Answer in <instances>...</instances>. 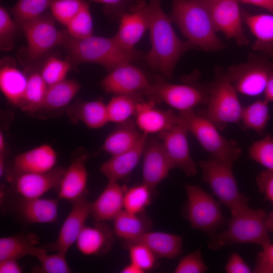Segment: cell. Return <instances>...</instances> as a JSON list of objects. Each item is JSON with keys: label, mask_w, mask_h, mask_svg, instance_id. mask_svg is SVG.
<instances>
[{"label": "cell", "mask_w": 273, "mask_h": 273, "mask_svg": "<svg viewBox=\"0 0 273 273\" xmlns=\"http://www.w3.org/2000/svg\"><path fill=\"white\" fill-rule=\"evenodd\" d=\"M53 0H19L11 9L17 27L22 29L51 7Z\"/></svg>", "instance_id": "8d00e7d4"}, {"label": "cell", "mask_w": 273, "mask_h": 273, "mask_svg": "<svg viewBox=\"0 0 273 273\" xmlns=\"http://www.w3.org/2000/svg\"><path fill=\"white\" fill-rule=\"evenodd\" d=\"M268 104L263 99L243 107L241 118L242 128L253 130L259 135L264 136L265 129L270 119Z\"/></svg>", "instance_id": "d6a6232c"}, {"label": "cell", "mask_w": 273, "mask_h": 273, "mask_svg": "<svg viewBox=\"0 0 273 273\" xmlns=\"http://www.w3.org/2000/svg\"><path fill=\"white\" fill-rule=\"evenodd\" d=\"M4 172V153H1L0 155V175L2 176Z\"/></svg>", "instance_id": "680465c9"}, {"label": "cell", "mask_w": 273, "mask_h": 273, "mask_svg": "<svg viewBox=\"0 0 273 273\" xmlns=\"http://www.w3.org/2000/svg\"><path fill=\"white\" fill-rule=\"evenodd\" d=\"M39 237L34 233L16 235L0 239V261L7 259L17 260L26 255L35 257L44 250L38 247Z\"/></svg>", "instance_id": "83f0119b"}, {"label": "cell", "mask_w": 273, "mask_h": 273, "mask_svg": "<svg viewBox=\"0 0 273 273\" xmlns=\"http://www.w3.org/2000/svg\"><path fill=\"white\" fill-rule=\"evenodd\" d=\"M266 216L264 210L253 209L247 206L232 215L225 231L210 238L208 248L216 251L234 244L253 243L262 247L270 243L265 223Z\"/></svg>", "instance_id": "277c9868"}, {"label": "cell", "mask_w": 273, "mask_h": 273, "mask_svg": "<svg viewBox=\"0 0 273 273\" xmlns=\"http://www.w3.org/2000/svg\"><path fill=\"white\" fill-rule=\"evenodd\" d=\"M263 94L265 101L268 103L273 102V73L268 80Z\"/></svg>", "instance_id": "f5cc1de1"}, {"label": "cell", "mask_w": 273, "mask_h": 273, "mask_svg": "<svg viewBox=\"0 0 273 273\" xmlns=\"http://www.w3.org/2000/svg\"><path fill=\"white\" fill-rule=\"evenodd\" d=\"M256 180L259 191L273 204V171L268 169L262 171Z\"/></svg>", "instance_id": "c3c4849f"}, {"label": "cell", "mask_w": 273, "mask_h": 273, "mask_svg": "<svg viewBox=\"0 0 273 273\" xmlns=\"http://www.w3.org/2000/svg\"><path fill=\"white\" fill-rule=\"evenodd\" d=\"M125 190L117 181H108L100 196L90 204V215L95 221L113 220L122 210Z\"/></svg>", "instance_id": "603a6c76"}, {"label": "cell", "mask_w": 273, "mask_h": 273, "mask_svg": "<svg viewBox=\"0 0 273 273\" xmlns=\"http://www.w3.org/2000/svg\"><path fill=\"white\" fill-rule=\"evenodd\" d=\"M239 0H209L212 19L216 31L235 40L239 46L249 43L242 25Z\"/></svg>", "instance_id": "7c38bea8"}, {"label": "cell", "mask_w": 273, "mask_h": 273, "mask_svg": "<svg viewBox=\"0 0 273 273\" xmlns=\"http://www.w3.org/2000/svg\"><path fill=\"white\" fill-rule=\"evenodd\" d=\"M75 117L90 128H99L109 122L107 105L101 100L79 104L73 108Z\"/></svg>", "instance_id": "d590c367"}, {"label": "cell", "mask_w": 273, "mask_h": 273, "mask_svg": "<svg viewBox=\"0 0 273 273\" xmlns=\"http://www.w3.org/2000/svg\"><path fill=\"white\" fill-rule=\"evenodd\" d=\"M202 257L201 247L180 259L174 270L175 273H203L208 270Z\"/></svg>", "instance_id": "bcb514c9"}, {"label": "cell", "mask_w": 273, "mask_h": 273, "mask_svg": "<svg viewBox=\"0 0 273 273\" xmlns=\"http://www.w3.org/2000/svg\"><path fill=\"white\" fill-rule=\"evenodd\" d=\"M143 156V183L153 190L167 177L172 168L159 139L147 138Z\"/></svg>", "instance_id": "2e32d148"}, {"label": "cell", "mask_w": 273, "mask_h": 273, "mask_svg": "<svg viewBox=\"0 0 273 273\" xmlns=\"http://www.w3.org/2000/svg\"><path fill=\"white\" fill-rule=\"evenodd\" d=\"M61 46L66 51L69 62L73 64L95 63L103 66L108 72L124 64L145 58L146 54L123 46L114 36L92 35L76 39L63 32Z\"/></svg>", "instance_id": "7a4b0ae2"}, {"label": "cell", "mask_w": 273, "mask_h": 273, "mask_svg": "<svg viewBox=\"0 0 273 273\" xmlns=\"http://www.w3.org/2000/svg\"><path fill=\"white\" fill-rule=\"evenodd\" d=\"M48 85L40 73L35 72L27 77V84L22 102V110L29 113L38 111L43 102Z\"/></svg>", "instance_id": "836d02e7"}, {"label": "cell", "mask_w": 273, "mask_h": 273, "mask_svg": "<svg viewBox=\"0 0 273 273\" xmlns=\"http://www.w3.org/2000/svg\"><path fill=\"white\" fill-rule=\"evenodd\" d=\"M80 85L76 80L64 79L49 85L39 111L53 110L66 106L77 95Z\"/></svg>", "instance_id": "1f68e13d"}, {"label": "cell", "mask_w": 273, "mask_h": 273, "mask_svg": "<svg viewBox=\"0 0 273 273\" xmlns=\"http://www.w3.org/2000/svg\"><path fill=\"white\" fill-rule=\"evenodd\" d=\"M243 18L255 40L253 50L273 59V15L243 13Z\"/></svg>", "instance_id": "4316f807"}, {"label": "cell", "mask_w": 273, "mask_h": 273, "mask_svg": "<svg viewBox=\"0 0 273 273\" xmlns=\"http://www.w3.org/2000/svg\"><path fill=\"white\" fill-rule=\"evenodd\" d=\"M17 25L7 10L0 8V48L2 51H9L14 45V38Z\"/></svg>", "instance_id": "f6af8a7d"}, {"label": "cell", "mask_w": 273, "mask_h": 273, "mask_svg": "<svg viewBox=\"0 0 273 273\" xmlns=\"http://www.w3.org/2000/svg\"><path fill=\"white\" fill-rule=\"evenodd\" d=\"M70 67L69 61L51 57L44 64L40 74L49 86L65 79Z\"/></svg>", "instance_id": "b9f144b4"}, {"label": "cell", "mask_w": 273, "mask_h": 273, "mask_svg": "<svg viewBox=\"0 0 273 273\" xmlns=\"http://www.w3.org/2000/svg\"><path fill=\"white\" fill-rule=\"evenodd\" d=\"M177 125L195 136L210 158L233 165L241 156L242 149L237 141L222 136L211 122L194 110L180 112Z\"/></svg>", "instance_id": "8992f818"}, {"label": "cell", "mask_w": 273, "mask_h": 273, "mask_svg": "<svg viewBox=\"0 0 273 273\" xmlns=\"http://www.w3.org/2000/svg\"><path fill=\"white\" fill-rule=\"evenodd\" d=\"M147 10L151 47L144 60L152 70L171 79L173 69L183 55L188 51L199 49L177 36L170 17L162 9L161 0H150Z\"/></svg>", "instance_id": "6da1fadb"}, {"label": "cell", "mask_w": 273, "mask_h": 273, "mask_svg": "<svg viewBox=\"0 0 273 273\" xmlns=\"http://www.w3.org/2000/svg\"><path fill=\"white\" fill-rule=\"evenodd\" d=\"M155 103L149 100L139 102L136 107V123L146 134L159 133L177 125V117L172 110H162L155 107Z\"/></svg>", "instance_id": "ffe728a7"}, {"label": "cell", "mask_w": 273, "mask_h": 273, "mask_svg": "<svg viewBox=\"0 0 273 273\" xmlns=\"http://www.w3.org/2000/svg\"><path fill=\"white\" fill-rule=\"evenodd\" d=\"M188 200L185 215L192 227L206 233L209 237L225 223L219 203L199 186L187 185Z\"/></svg>", "instance_id": "9c48e42d"}, {"label": "cell", "mask_w": 273, "mask_h": 273, "mask_svg": "<svg viewBox=\"0 0 273 273\" xmlns=\"http://www.w3.org/2000/svg\"><path fill=\"white\" fill-rule=\"evenodd\" d=\"M66 254L65 253L60 252H56L52 255L47 254L45 249L36 255L35 257L40 265L33 267L32 271L41 273L72 272L66 259Z\"/></svg>", "instance_id": "ab89813d"}, {"label": "cell", "mask_w": 273, "mask_h": 273, "mask_svg": "<svg viewBox=\"0 0 273 273\" xmlns=\"http://www.w3.org/2000/svg\"><path fill=\"white\" fill-rule=\"evenodd\" d=\"M71 209L63 223L57 239L42 246L44 249L66 253L76 242L90 214V204L86 196L71 202Z\"/></svg>", "instance_id": "4fadbf2b"}, {"label": "cell", "mask_w": 273, "mask_h": 273, "mask_svg": "<svg viewBox=\"0 0 273 273\" xmlns=\"http://www.w3.org/2000/svg\"><path fill=\"white\" fill-rule=\"evenodd\" d=\"M143 93L132 95H116L107 105L109 122L121 123L134 114L137 104L143 101Z\"/></svg>", "instance_id": "e575fe53"}, {"label": "cell", "mask_w": 273, "mask_h": 273, "mask_svg": "<svg viewBox=\"0 0 273 273\" xmlns=\"http://www.w3.org/2000/svg\"><path fill=\"white\" fill-rule=\"evenodd\" d=\"M144 133H140L129 119L121 123L106 138L102 149L112 156L119 154L135 147L141 141Z\"/></svg>", "instance_id": "f1b7e54d"}, {"label": "cell", "mask_w": 273, "mask_h": 273, "mask_svg": "<svg viewBox=\"0 0 273 273\" xmlns=\"http://www.w3.org/2000/svg\"><path fill=\"white\" fill-rule=\"evenodd\" d=\"M249 158L273 171V135L266 133L263 138L255 141L248 149Z\"/></svg>", "instance_id": "60d3db41"}, {"label": "cell", "mask_w": 273, "mask_h": 273, "mask_svg": "<svg viewBox=\"0 0 273 273\" xmlns=\"http://www.w3.org/2000/svg\"><path fill=\"white\" fill-rule=\"evenodd\" d=\"M84 2L82 0H53L50 7L53 17L66 26L80 11Z\"/></svg>", "instance_id": "7bdbcfd3"}, {"label": "cell", "mask_w": 273, "mask_h": 273, "mask_svg": "<svg viewBox=\"0 0 273 273\" xmlns=\"http://www.w3.org/2000/svg\"><path fill=\"white\" fill-rule=\"evenodd\" d=\"M93 226L85 225L76 244L78 250L86 256L102 255L109 252L114 242V234L105 221H96Z\"/></svg>", "instance_id": "44dd1931"}, {"label": "cell", "mask_w": 273, "mask_h": 273, "mask_svg": "<svg viewBox=\"0 0 273 273\" xmlns=\"http://www.w3.org/2000/svg\"><path fill=\"white\" fill-rule=\"evenodd\" d=\"M214 73V80L208 86L209 99L206 108L197 113L222 130L230 123L241 122L243 107L226 71L217 67Z\"/></svg>", "instance_id": "5b68a950"}, {"label": "cell", "mask_w": 273, "mask_h": 273, "mask_svg": "<svg viewBox=\"0 0 273 273\" xmlns=\"http://www.w3.org/2000/svg\"><path fill=\"white\" fill-rule=\"evenodd\" d=\"M145 271L134 263L131 262L121 270L122 273H143Z\"/></svg>", "instance_id": "db71d44e"}, {"label": "cell", "mask_w": 273, "mask_h": 273, "mask_svg": "<svg viewBox=\"0 0 273 273\" xmlns=\"http://www.w3.org/2000/svg\"><path fill=\"white\" fill-rule=\"evenodd\" d=\"M85 160V155L78 157L65 170L56 189L60 199L71 202L86 196L88 173Z\"/></svg>", "instance_id": "7402d4cb"}, {"label": "cell", "mask_w": 273, "mask_h": 273, "mask_svg": "<svg viewBox=\"0 0 273 273\" xmlns=\"http://www.w3.org/2000/svg\"><path fill=\"white\" fill-rule=\"evenodd\" d=\"M58 202L56 199L21 197L16 205V211L29 223H47L56 221Z\"/></svg>", "instance_id": "d4e9b609"}, {"label": "cell", "mask_w": 273, "mask_h": 273, "mask_svg": "<svg viewBox=\"0 0 273 273\" xmlns=\"http://www.w3.org/2000/svg\"><path fill=\"white\" fill-rule=\"evenodd\" d=\"M150 84L143 71L130 63L118 66L109 72L100 82L105 92L115 95L143 93Z\"/></svg>", "instance_id": "9a60e30c"}, {"label": "cell", "mask_w": 273, "mask_h": 273, "mask_svg": "<svg viewBox=\"0 0 273 273\" xmlns=\"http://www.w3.org/2000/svg\"><path fill=\"white\" fill-rule=\"evenodd\" d=\"M265 223L268 232L273 233V211L267 215Z\"/></svg>", "instance_id": "11a10c76"}, {"label": "cell", "mask_w": 273, "mask_h": 273, "mask_svg": "<svg viewBox=\"0 0 273 273\" xmlns=\"http://www.w3.org/2000/svg\"><path fill=\"white\" fill-rule=\"evenodd\" d=\"M188 79L186 83L173 84L161 76H156L143 94L156 104L163 102L180 112L194 110L200 105L206 106L209 87Z\"/></svg>", "instance_id": "52a82bcc"}, {"label": "cell", "mask_w": 273, "mask_h": 273, "mask_svg": "<svg viewBox=\"0 0 273 273\" xmlns=\"http://www.w3.org/2000/svg\"><path fill=\"white\" fill-rule=\"evenodd\" d=\"M226 73L237 92L256 96L264 92L273 73V62L263 57L251 55L247 62L231 66Z\"/></svg>", "instance_id": "30bf717a"}, {"label": "cell", "mask_w": 273, "mask_h": 273, "mask_svg": "<svg viewBox=\"0 0 273 273\" xmlns=\"http://www.w3.org/2000/svg\"><path fill=\"white\" fill-rule=\"evenodd\" d=\"M113 220L114 235L124 241L136 239L152 227V221L144 212L134 214L122 210Z\"/></svg>", "instance_id": "f546056e"}, {"label": "cell", "mask_w": 273, "mask_h": 273, "mask_svg": "<svg viewBox=\"0 0 273 273\" xmlns=\"http://www.w3.org/2000/svg\"><path fill=\"white\" fill-rule=\"evenodd\" d=\"M147 5L144 1L139 0L121 15L119 29L114 37L127 49H134L135 44L149 29Z\"/></svg>", "instance_id": "e0dca14e"}, {"label": "cell", "mask_w": 273, "mask_h": 273, "mask_svg": "<svg viewBox=\"0 0 273 273\" xmlns=\"http://www.w3.org/2000/svg\"><path fill=\"white\" fill-rule=\"evenodd\" d=\"M27 77L14 65L4 64L0 70V88L11 104L19 107L25 92Z\"/></svg>", "instance_id": "4dcf8cb0"}, {"label": "cell", "mask_w": 273, "mask_h": 273, "mask_svg": "<svg viewBox=\"0 0 273 273\" xmlns=\"http://www.w3.org/2000/svg\"><path fill=\"white\" fill-rule=\"evenodd\" d=\"M188 132L184 126L177 125L158 133V138L163 144L172 168H179L186 175L192 177L196 175L197 169L190 155Z\"/></svg>", "instance_id": "5bb4252c"}, {"label": "cell", "mask_w": 273, "mask_h": 273, "mask_svg": "<svg viewBox=\"0 0 273 273\" xmlns=\"http://www.w3.org/2000/svg\"><path fill=\"white\" fill-rule=\"evenodd\" d=\"M65 170L57 167L46 172L19 174L10 180L14 190L21 197L40 198L51 189H57Z\"/></svg>", "instance_id": "ac0fdd59"}, {"label": "cell", "mask_w": 273, "mask_h": 273, "mask_svg": "<svg viewBox=\"0 0 273 273\" xmlns=\"http://www.w3.org/2000/svg\"><path fill=\"white\" fill-rule=\"evenodd\" d=\"M199 166L202 181L208 184L220 203L230 209L232 215L248 206L249 198L239 191L232 164L209 157L201 161Z\"/></svg>", "instance_id": "ba28073f"}, {"label": "cell", "mask_w": 273, "mask_h": 273, "mask_svg": "<svg viewBox=\"0 0 273 273\" xmlns=\"http://www.w3.org/2000/svg\"><path fill=\"white\" fill-rule=\"evenodd\" d=\"M22 271L16 260L7 259L0 261L1 273H20Z\"/></svg>", "instance_id": "f907efd6"}, {"label": "cell", "mask_w": 273, "mask_h": 273, "mask_svg": "<svg viewBox=\"0 0 273 273\" xmlns=\"http://www.w3.org/2000/svg\"><path fill=\"white\" fill-rule=\"evenodd\" d=\"M66 26L67 32L75 38L83 39L93 35V20L88 3L84 1L80 11Z\"/></svg>", "instance_id": "f35d334b"}, {"label": "cell", "mask_w": 273, "mask_h": 273, "mask_svg": "<svg viewBox=\"0 0 273 273\" xmlns=\"http://www.w3.org/2000/svg\"><path fill=\"white\" fill-rule=\"evenodd\" d=\"M169 17L187 40L199 50L216 51L224 47L216 34L209 0H172Z\"/></svg>", "instance_id": "3957f363"}, {"label": "cell", "mask_w": 273, "mask_h": 273, "mask_svg": "<svg viewBox=\"0 0 273 273\" xmlns=\"http://www.w3.org/2000/svg\"><path fill=\"white\" fill-rule=\"evenodd\" d=\"M148 134L144 133L140 142L126 152L112 156L100 167L108 181H118L128 176L138 165L143 155Z\"/></svg>", "instance_id": "cb8c5ba5"}, {"label": "cell", "mask_w": 273, "mask_h": 273, "mask_svg": "<svg viewBox=\"0 0 273 273\" xmlns=\"http://www.w3.org/2000/svg\"><path fill=\"white\" fill-rule=\"evenodd\" d=\"M227 273H250L251 269L243 258L237 253H232L225 266Z\"/></svg>", "instance_id": "681fc988"}, {"label": "cell", "mask_w": 273, "mask_h": 273, "mask_svg": "<svg viewBox=\"0 0 273 273\" xmlns=\"http://www.w3.org/2000/svg\"><path fill=\"white\" fill-rule=\"evenodd\" d=\"M152 191L143 183L125 189L123 197L124 210L134 214L144 212L146 208L151 203Z\"/></svg>", "instance_id": "74e56055"}, {"label": "cell", "mask_w": 273, "mask_h": 273, "mask_svg": "<svg viewBox=\"0 0 273 273\" xmlns=\"http://www.w3.org/2000/svg\"><path fill=\"white\" fill-rule=\"evenodd\" d=\"M256 256L253 272L273 273V244L262 246Z\"/></svg>", "instance_id": "7dc6e473"}, {"label": "cell", "mask_w": 273, "mask_h": 273, "mask_svg": "<svg viewBox=\"0 0 273 273\" xmlns=\"http://www.w3.org/2000/svg\"><path fill=\"white\" fill-rule=\"evenodd\" d=\"M5 148V142L3 133L2 132H0V152L1 153H4Z\"/></svg>", "instance_id": "6f0895ef"}, {"label": "cell", "mask_w": 273, "mask_h": 273, "mask_svg": "<svg viewBox=\"0 0 273 273\" xmlns=\"http://www.w3.org/2000/svg\"><path fill=\"white\" fill-rule=\"evenodd\" d=\"M57 154L54 148L43 144L16 155L14 159L13 171L10 179L28 173H43L55 167Z\"/></svg>", "instance_id": "d6986e66"}, {"label": "cell", "mask_w": 273, "mask_h": 273, "mask_svg": "<svg viewBox=\"0 0 273 273\" xmlns=\"http://www.w3.org/2000/svg\"><path fill=\"white\" fill-rule=\"evenodd\" d=\"M124 243H141L148 247L157 257L175 259L183 252V239L180 236L159 232H148Z\"/></svg>", "instance_id": "484cf974"}, {"label": "cell", "mask_w": 273, "mask_h": 273, "mask_svg": "<svg viewBox=\"0 0 273 273\" xmlns=\"http://www.w3.org/2000/svg\"><path fill=\"white\" fill-rule=\"evenodd\" d=\"M129 252L131 262L144 271L152 269L156 263V255L146 246L141 243H124Z\"/></svg>", "instance_id": "ee69618b"}, {"label": "cell", "mask_w": 273, "mask_h": 273, "mask_svg": "<svg viewBox=\"0 0 273 273\" xmlns=\"http://www.w3.org/2000/svg\"><path fill=\"white\" fill-rule=\"evenodd\" d=\"M21 29L27 41L28 56L33 60L61 46L63 39V32L57 29L54 19L48 15H40L25 24Z\"/></svg>", "instance_id": "8fae6325"}, {"label": "cell", "mask_w": 273, "mask_h": 273, "mask_svg": "<svg viewBox=\"0 0 273 273\" xmlns=\"http://www.w3.org/2000/svg\"><path fill=\"white\" fill-rule=\"evenodd\" d=\"M92 2L105 4L109 5H117L124 2V0H90Z\"/></svg>", "instance_id": "9f6ffc18"}, {"label": "cell", "mask_w": 273, "mask_h": 273, "mask_svg": "<svg viewBox=\"0 0 273 273\" xmlns=\"http://www.w3.org/2000/svg\"><path fill=\"white\" fill-rule=\"evenodd\" d=\"M245 4L264 8L273 14V0H239Z\"/></svg>", "instance_id": "816d5d0a"}]
</instances>
